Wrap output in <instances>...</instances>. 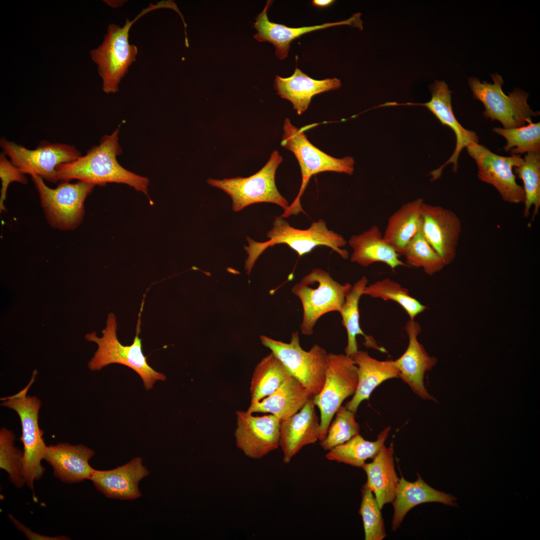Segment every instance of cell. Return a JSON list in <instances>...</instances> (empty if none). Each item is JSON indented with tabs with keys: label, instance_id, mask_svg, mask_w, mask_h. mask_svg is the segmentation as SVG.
Listing matches in <instances>:
<instances>
[{
	"label": "cell",
	"instance_id": "cell-1",
	"mask_svg": "<svg viewBox=\"0 0 540 540\" xmlns=\"http://www.w3.org/2000/svg\"><path fill=\"white\" fill-rule=\"evenodd\" d=\"M119 132L118 128L110 134L104 135L99 144L92 146L85 155L60 164L56 169L58 180H78L100 186L112 182L124 184L148 196V179L126 170L117 160L122 152Z\"/></svg>",
	"mask_w": 540,
	"mask_h": 540
},
{
	"label": "cell",
	"instance_id": "cell-2",
	"mask_svg": "<svg viewBox=\"0 0 540 540\" xmlns=\"http://www.w3.org/2000/svg\"><path fill=\"white\" fill-rule=\"evenodd\" d=\"M266 236L269 240L264 242L247 238L249 246L244 248L248 254L245 262L247 274H250L256 260L266 248L278 244L288 245L300 256L320 246L330 248L344 259L349 256L348 251L342 248L347 244L346 240L341 234L329 230L322 219L312 222L307 229L301 230L291 226L281 216H278Z\"/></svg>",
	"mask_w": 540,
	"mask_h": 540
},
{
	"label": "cell",
	"instance_id": "cell-3",
	"mask_svg": "<svg viewBox=\"0 0 540 540\" xmlns=\"http://www.w3.org/2000/svg\"><path fill=\"white\" fill-rule=\"evenodd\" d=\"M168 8L174 10L176 4L172 0H162L154 4H151L144 9L132 20L126 19L124 25L112 24L108 26L102 44L91 50L90 54L97 65L98 70L102 81V90L107 94L118 90V86L129 67L136 60L137 47L129 43V32L132 24L145 14L155 10Z\"/></svg>",
	"mask_w": 540,
	"mask_h": 540
},
{
	"label": "cell",
	"instance_id": "cell-4",
	"mask_svg": "<svg viewBox=\"0 0 540 540\" xmlns=\"http://www.w3.org/2000/svg\"><path fill=\"white\" fill-rule=\"evenodd\" d=\"M142 304L138 314L136 336L133 342L124 346L118 340L116 336L117 323L115 315L110 313L108 316L106 327L102 332V336H97L95 332L87 334V340L96 342L98 350L88 364L92 370H99L112 364L126 366L136 372L141 378L146 390L151 389L156 381H164L166 376L158 372L148 364L147 357L143 353L140 332V316L144 306Z\"/></svg>",
	"mask_w": 540,
	"mask_h": 540
},
{
	"label": "cell",
	"instance_id": "cell-5",
	"mask_svg": "<svg viewBox=\"0 0 540 540\" xmlns=\"http://www.w3.org/2000/svg\"><path fill=\"white\" fill-rule=\"evenodd\" d=\"M283 131L280 145L294 154L300 164L302 176L297 196L281 216L286 218L301 212L305 213L301 206L300 198L312 176L324 172L352 175L354 171V160L349 156L335 158L319 150L308 140L304 130L294 126L288 118L284 120Z\"/></svg>",
	"mask_w": 540,
	"mask_h": 540
},
{
	"label": "cell",
	"instance_id": "cell-6",
	"mask_svg": "<svg viewBox=\"0 0 540 540\" xmlns=\"http://www.w3.org/2000/svg\"><path fill=\"white\" fill-rule=\"evenodd\" d=\"M36 374L34 370L28 384L18 392L0 398V405L14 410L20 418L24 446L22 474L25 483L32 489L34 481L40 478L44 472L41 461L47 448L38 424L40 400L36 396L27 395Z\"/></svg>",
	"mask_w": 540,
	"mask_h": 540
},
{
	"label": "cell",
	"instance_id": "cell-7",
	"mask_svg": "<svg viewBox=\"0 0 540 540\" xmlns=\"http://www.w3.org/2000/svg\"><path fill=\"white\" fill-rule=\"evenodd\" d=\"M352 285L340 284L320 268L312 270L292 288L302 307L301 332L311 336L318 319L332 312H340Z\"/></svg>",
	"mask_w": 540,
	"mask_h": 540
},
{
	"label": "cell",
	"instance_id": "cell-8",
	"mask_svg": "<svg viewBox=\"0 0 540 540\" xmlns=\"http://www.w3.org/2000/svg\"><path fill=\"white\" fill-rule=\"evenodd\" d=\"M31 177L49 224L60 230H72L78 228L84 219L86 198L96 186L82 181L76 183L61 181L52 188L40 176Z\"/></svg>",
	"mask_w": 540,
	"mask_h": 540
},
{
	"label": "cell",
	"instance_id": "cell-9",
	"mask_svg": "<svg viewBox=\"0 0 540 540\" xmlns=\"http://www.w3.org/2000/svg\"><path fill=\"white\" fill-rule=\"evenodd\" d=\"M493 83L471 77L468 78V85L474 98L480 101L485 110L483 114L492 121H499L505 128H518L532 122V117L539 115L534 112L527 104L528 93L516 88L508 94L502 89L504 80L498 74H490Z\"/></svg>",
	"mask_w": 540,
	"mask_h": 540
},
{
	"label": "cell",
	"instance_id": "cell-10",
	"mask_svg": "<svg viewBox=\"0 0 540 540\" xmlns=\"http://www.w3.org/2000/svg\"><path fill=\"white\" fill-rule=\"evenodd\" d=\"M282 162L276 150L273 151L266 164L258 172L247 177L217 180L209 178L208 183L220 189L232 198V208L238 212L259 202L276 204L284 210L288 202L278 192L275 182L276 170Z\"/></svg>",
	"mask_w": 540,
	"mask_h": 540
},
{
	"label": "cell",
	"instance_id": "cell-11",
	"mask_svg": "<svg viewBox=\"0 0 540 540\" xmlns=\"http://www.w3.org/2000/svg\"><path fill=\"white\" fill-rule=\"evenodd\" d=\"M358 380L357 366L346 354H328L322 390L313 400L320 414V441L326 436L330 424L342 402L354 395Z\"/></svg>",
	"mask_w": 540,
	"mask_h": 540
},
{
	"label": "cell",
	"instance_id": "cell-12",
	"mask_svg": "<svg viewBox=\"0 0 540 540\" xmlns=\"http://www.w3.org/2000/svg\"><path fill=\"white\" fill-rule=\"evenodd\" d=\"M262 344L268 348L294 377L314 395L322 388L325 380V366L328 354L324 348L314 344L306 351L300 342L298 331L292 334L288 343L261 336Z\"/></svg>",
	"mask_w": 540,
	"mask_h": 540
},
{
	"label": "cell",
	"instance_id": "cell-13",
	"mask_svg": "<svg viewBox=\"0 0 540 540\" xmlns=\"http://www.w3.org/2000/svg\"><path fill=\"white\" fill-rule=\"evenodd\" d=\"M0 145L11 162L24 174L38 175L53 183L59 180L56 168L60 164L76 160L82 154L72 145L42 142L30 150L2 138Z\"/></svg>",
	"mask_w": 540,
	"mask_h": 540
},
{
	"label": "cell",
	"instance_id": "cell-14",
	"mask_svg": "<svg viewBox=\"0 0 540 540\" xmlns=\"http://www.w3.org/2000/svg\"><path fill=\"white\" fill-rule=\"evenodd\" d=\"M466 148L477 164L479 180L494 186L504 201L514 204L524 202L523 188L516 182L512 170L524 162L520 154L501 156L476 142L469 144Z\"/></svg>",
	"mask_w": 540,
	"mask_h": 540
},
{
	"label": "cell",
	"instance_id": "cell-15",
	"mask_svg": "<svg viewBox=\"0 0 540 540\" xmlns=\"http://www.w3.org/2000/svg\"><path fill=\"white\" fill-rule=\"evenodd\" d=\"M234 438L237 447L248 458L260 459L279 446L280 420L272 414L254 416L236 411Z\"/></svg>",
	"mask_w": 540,
	"mask_h": 540
},
{
	"label": "cell",
	"instance_id": "cell-16",
	"mask_svg": "<svg viewBox=\"0 0 540 540\" xmlns=\"http://www.w3.org/2000/svg\"><path fill=\"white\" fill-rule=\"evenodd\" d=\"M420 230L445 266L454 260L462 232L460 220L452 210L423 202Z\"/></svg>",
	"mask_w": 540,
	"mask_h": 540
},
{
	"label": "cell",
	"instance_id": "cell-17",
	"mask_svg": "<svg viewBox=\"0 0 540 540\" xmlns=\"http://www.w3.org/2000/svg\"><path fill=\"white\" fill-rule=\"evenodd\" d=\"M405 330L408 338V347L400 358L394 360L399 378L420 398L436 402L427 391L424 378L426 373L436 365L437 359L430 356L418 340L421 326L418 322L410 319L406 323Z\"/></svg>",
	"mask_w": 540,
	"mask_h": 540
},
{
	"label": "cell",
	"instance_id": "cell-18",
	"mask_svg": "<svg viewBox=\"0 0 540 540\" xmlns=\"http://www.w3.org/2000/svg\"><path fill=\"white\" fill-rule=\"evenodd\" d=\"M432 98L426 102L422 104L407 103L408 105H420L428 108L440 120L443 126L452 129L456 136V144L453 154L447 161L439 168L430 172L432 180L438 179L441 175L443 168L448 164H453L452 170L456 172L458 168V158L461 151L472 142L478 143V137L476 133L464 128L456 120L452 106V91L448 86L442 80H435L431 86Z\"/></svg>",
	"mask_w": 540,
	"mask_h": 540
},
{
	"label": "cell",
	"instance_id": "cell-19",
	"mask_svg": "<svg viewBox=\"0 0 540 540\" xmlns=\"http://www.w3.org/2000/svg\"><path fill=\"white\" fill-rule=\"evenodd\" d=\"M272 2V0H268L263 10L255 18L253 27L258 32L254 38L260 42H268L272 44L276 48V55L280 60L287 57L290 42L306 33L340 25H348L361 30L363 28L360 13L354 14L348 19L336 22L300 28L288 27L270 21L267 12Z\"/></svg>",
	"mask_w": 540,
	"mask_h": 540
},
{
	"label": "cell",
	"instance_id": "cell-20",
	"mask_svg": "<svg viewBox=\"0 0 540 540\" xmlns=\"http://www.w3.org/2000/svg\"><path fill=\"white\" fill-rule=\"evenodd\" d=\"M315 406L312 398L298 412L280 422L279 446L284 463H289L304 446L320 440V420Z\"/></svg>",
	"mask_w": 540,
	"mask_h": 540
},
{
	"label": "cell",
	"instance_id": "cell-21",
	"mask_svg": "<svg viewBox=\"0 0 540 540\" xmlns=\"http://www.w3.org/2000/svg\"><path fill=\"white\" fill-rule=\"evenodd\" d=\"M148 474L142 459L137 457L113 470H94L90 480L106 496L130 500L141 496L138 483Z\"/></svg>",
	"mask_w": 540,
	"mask_h": 540
},
{
	"label": "cell",
	"instance_id": "cell-22",
	"mask_svg": "<svg viewBox=\"0 0 540 540\" xmlns=\"http://www.w3.org/2000/svg\"><path fill=\"white\" fill-rule=\"evenodd\" d=\"M94 452L80 444L59 443L47 446L44 456L53 468L54 474L64 482H78L90 480L94 469L88 463Z\"/></svg>",
	"mask_w": 540,
	"mask_h": 540
},
{
	"label": "cell",
	"instance_id": "cell-23",
	"mask_svg": "<svg viewBox=\"0 0 540 540\" xmlns=\"http://www.w3.org/2000/svg\"><path fill=\"white\" fill-rule=\"evenodd\" d=\"M350 357L357 366L358 380L355 393L346 406L356 413L360 403L368 400L377 386L388 380L399 378V372L393 360H380L367 352L358 350Z\"/></svg>",
	"mask_w": 540,
	"mask_h": 540
},
{
	"label": "cell",
	"instance_id": "cell-24",
	"mask_svg": "<svg viewBox=\"0 0 540 540\" xmlns=\"http://www.w3.org/2000/svg\"><path fill=\"white\" fill-rule=\"evenodd\" d=\"M340 80L337 78L316 80L302 72L297 67L288 78L276 76L274 87L282 98L291 102L299 115L308 108L312 98L322 92L338 89Z\"/></svg>",
	"mask_w": 540,
	"mask_h": 540
},
{
	"label": "cell",
	"instance_id": "cell-25",
	"mask_svg": "<svg viewBox=\"0 0 540 540\" xmlns=\"http://www.w3.org/2000/svg\"><path fill=\"white\" fill-rule=\"evenodd\" d=\"M418 476V478L414 482H408L403 477L400 478L392 502L394 510L392 530L395 531L400 526L406 514L418 504L436 502L450 506H458L455 496L432 488L419 474Z\"/></svg>",
	"mask_w": 540,
	"mask_h": 540
},
{
	"label": "cell",
	"instance_id": "cell-26",
	"mask_svg": "<svg viewBox=\"0 0 540 540\" xmlns=\"http://www.w3.org/2000/svg\"><path fill=\"white\" fill-rule=\"evenodd\" d=\"M348 244L353 250L350 261L364 267L379 262L386 264L392 270L399 266L408 267L384 240L377 226H372L360 234L352 236Z\"/></svg>",
	"mask_w": 540,
	"mask_h": 540
},
{
	"label": "cell",
	"instance_id": "cell-27",
	"mask_svg": "<svg viewBox=\"0 0 540 540\" xmlns=\"http://www.w3.org/2000/svg\"><path fill=\"white\" fill-rule=\"evenodd\" d=\"M314 396L292 376L271 394L260 401L251 402L250 413H270L280 422L298 412Z\"/></svg>",
	"mask_w": 540,
	"mask_h": 540
},
{
	"label": "cell",
	"instance_id": "cell-28",
	"mask_svg": "<svg viewBox=\"0 0 540 540\" xmlns=\"http://www.w3.org/2000/svg\"><path fill=\"white\" fill-rule=\"evenodd\" d=\"M394 454L392 444L388 447L384 444L372 461L362 466L367 476L366 484L380 510L393 502L400 480L395 471Z\"/></svg>",
	"mask_w": 540,
	"mask_h": 540
},
{
	"label": "cell",
	"instance_id": "cell-29",
	"mask_svg": "<svg viewBox=\"0 0 540 540\" xmlns=\"http://www.w3.org/2000/svg\"><path fill=\"white\" fill-rule=\"evenodd\" d=\"M424 200L418 198L404 204L389 218L383 234L384 240L402 256L412 238L420 230Z\"/></svg>",
	"mask_w": 540,
	"mask_h": 540
},
{
	"label": "cell",
	"instance_id": "cell-30",
	"mask_svg": "<svg viewBox=\"0 0 540 540\" xmlns=\"http://www.w3.org/2000/svg\"><path fill=\"white\" fill-rule=\"evenodd\" d=\"M368 283V279L364 276L352 286L339 312L347 334V344L344 352L349 356L358 350L356 339L358 335L364 336L366 346L384 351V348L378 346L374 338L365 334L360 326L358 304Z\"/></svg>",
	"mask_w": 540,
	"mask_h": 540
},
{
	"label": "cell",
	"instance_id": "cell-31",
	"mask_svg": "<svg viewBox=\"0 0 540 540\" xmlns=\"http://www.w3.org/2000/svg\"><path fill=\"white\" fill-rule=\"evenodd\" d=\"M292 376L285 366L271 352L256 366L250 382L251 402L260 401L271 394Z\"/></svg>",
	"mask_w": 540,
	"mask_h": 540
},
{
	"label": "cell",
	"instance_id": "cell-32",
	"mask_svg": "<svg viewBox=\"0 0 540 540\" xmlns=\"http://www.w3.org/2000/svg\"><path fill=\"white\" fill-rule=\"evenodd\" d=\"M390 430V426L386 428L378 434L375 441L367 440L358 434L346 442L328 450L326 458L330 460L362 468L366 460L373 458L377 454L384 444Z\"/></svg>",
	"mask_w": 540,
	"mask_h": 540
},
{
	"label": "cell",
	"instance_id": "cell-33",
	"mask_svg": "<svg viewBox=\"0 0 540 540\" xmlns=\"http://www.w3.org/2000/svg\"><path fill=\"white\" fill-rule=\"evenodd\" d=\"M384 300H392L398 304L406 312L410 320H414L427 307L410 295L408 290L390 278H385L367 286L364 295Z\"/></svg>",
	"mask_w": 540,
	"mask_h": 540
},
{
	"label": "cell",
	"instance_id": "cell-34",
	"mask_svg": "<svg viewBox=\"0 0 540 540\" xmlns=\"http://www.w3.org/2000/svg\"><path fill=\"white\" fill-rule=\"evenodd\" d=\"M514 172L524 182V216L528 218L529 216L530 210L534 206L532 218L534 220L540 208V153H526L523 162L514 167Z\"/></svg>",
	"mask_w": 540,
	"mask_h": 540
},
{
	"label": "cell",
	"instance_id": "cell-35",
	"mask_svg": "<svg viewBox=\"0 0 540 540\" xmlns=\"http://www.w3.org/2000/svg\"><path fill=\"white\" fill-rule=\"evenodd\" d=\"M402 256L408 267L422 268L426 274L432 276L445 266L438 254L428 243L420 230L406 246Z\"/></svg>",
	"mask_w": 540,
	"mask_h": 540
},
{
	"label": "cell",
	"instance_id": "cell-36",
	"mask_svg": "<svg viewBox=\"0 0 540 540\" xmlns=\"http://www.w3.org/2000/svg\"><path fill=\"white\" fill-rule=\"evenodd\" d=\"M493 131L504 137L506 152L520 154L529 152H540V123L530 122L522 126L505 128L495 127Z\"/></svg>",
	"mask_w": 540,
	"mask_h": 540
},
{
	"label": "cell",
	"instance_id": "cell-37",
	"mask_svg": "<svg viewBox=\"0 0 540 540\" xmlns=\"http://www.w3.org/2000/svg\"><path fill=\"white\" fill-rule=\"evenodd\" d=\"M14 434L6 428L0 430V468L10 482L20 488L25 483L22 474L24 452L14 446Z\"/></svg>",
	"mask_w": 540,
	"mask_h": 540
},
{
	"label": "cell",
	"instance_id": "cell-38",
	"mask_svg": "<svg viewBox=\"0 0 540 540\" xmlns=\"http://www.w3.org/2000/svg\"><path fill=\"white\" fill-rule=\"evenodd\" d=\"M355 414L346 406H340L335 414V418L330 424L326 438L320 441V444L324 450L328 451L359 434L360 426Z\"/></svg>",
	"mask_w": 540,
	"mask_h": 540
},
{
	"label": "cell",
	"instance_id": "cell-39",
	"mask_svg": "<svg viewBox=\"0 0 540 540\" xmlns=\"http://www.w3.org/2000/svg\"><path fill=\"white\" fill-rule=\"evenodd\" d=\"M359 514L363 521L366 540H382L386 537L381 510L373 492L366 483L362 489Z\"/></svg>",
	"mask_w": 540,
	"mask_h": 540
},
{
	"label": "cell",
	"instance_id": "cell-40",
	"mask_svg": "<svg viewBox=\"0 0 540 540\" xmlns=\"http://www.w3.org/2000/svg\"><path fill=\"white\" fill-rule=\"evenodd\" d=\"M21 170L6 158L4 152L0 154V178L2 180V188L0 196V210L6 211L4 201L10 184L14 182L26 184L28 180Z\"/></svg>",
	"mask_w": 540,
	"mask_h": 540
},
{
	"label": "cell",
	"instance_id": "cell-41",
	"mask_svg": "<svg viewBox=\"0 0 540 540\" xmlns=\"http://www.w3.org/2000/svg\"><path fill=\"white\" fill-rule=\"evenodd\" d=\"M10 518L16 524V526L20 530L22 531L26 534V536L30 540H66V538L63 536H60L58 537H49L46 536H44L42 535L38 534H36L31 533V531L28 529L26 527L20 524L18 521L14 518L11 514L9 515Z\"/></svg>",
	"mask_w": 540,
	"mask_h": 540
},
{
	"label": "cell",
	"instance_id": "cell-42",
	"mask_svg": "<svg viewBox=\"0 0 540 540\" xmlns=\"http://www.w3.org/2000/svg\"><path fill=\"white\" fill-rule=\"evenodd\" d=\"M335 1L333 0H314L312 2L313 5L318 7H326L332 4Z\"/></svg>",
	"mask_w": 540,
	"mask_h": 540
}]
</instances>
